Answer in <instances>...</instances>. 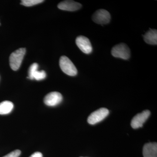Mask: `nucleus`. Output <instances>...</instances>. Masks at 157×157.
<instances>
[{
	"mask_svg": "<svg viewBox=\"0 0 157 157\" xmlns=\"http://www.w3.org/2000/svg\"><path fill=\"white\" fill-rule=\"evenodd\" d=\"M25 53V48H20L11 54L9 58V62L12 70L16 71L19 69Z\"/></svg>",
	"mask_w": 157,
	"mask_h": 157,
	"instance_id": "nucleus-1",
	"label": "nucleus"
},
{
	"mask_svg": "<svg viewBox=\"0 0 157 157\" xmlns=\"http://www.w3.org/2000/svg\"><path fill=\"white\" fill-rule=\"evenodd\" d=\"M59 66L63 72L68 76H75L77 75L78 71L76 67L67 57H61Z\"/></svg>",
	"mask_w": 157,
	"mask_h": 157,
	"instance_id": "nucleus-2",
	"label": "nucleus"
},
{
	"mask_svg": "<svg viewBox=\"0 0 157 157\" xmlns=\"http://www.w3.org/2000/svg\"><path fill=\"white\" fill-rule=\"evenodd\" d=\"M111 54L116 58L127 60L131 56V51L126 44L121 43L113 47L111 50Z\"/></svg>",
	"mask_w": 157,
	"mask_h": 157,
	"instance_id": "nucleus-3",
	"label": "nucleus"
},
{
	"mask_svg": "<svg viewBox=\"0 0 157 157\" xmlns=\"http://www.w3.org/2000/svg\"><path fill=\"white\" fill-rule=\"evenodd\" d=\"M109 113V110L107 108H100L92 113L89 116L87 119L88 123L90 124H95L104 119Z\"/></svg>",
	"mask_w": 157,
	"mask_h": 157,
	"instance_id": "nucleus-4",
	"label": "nucleus"
},
{
	"mask_svg": "<svg viewBox=\"0 0 157 157\" xmlns=\"http://www.w3.org/2000/svg\"><path fill=\"white\" fill-rule=\"evenodd\" d=\"M92 19L96 23L104 25L110 22L111 16L109 12L107 10L99 9L93 14Z\"/></svg>",
	"mask_w": 157,
	"mask_h": 157,
	"instance_id": "nucleus-5",
	"label": "nucleus"
},
{
	"mask_svg": "<svg viewBox=\"0 0 157 157\" xmlns=\"http://www.w3.org/2000/svg\"><path fill=\"white\" fill-rule=\"evenodd\" d=\"M151 113L149 110H144L142 113H138L132 119L131 126L134 129H137L143 126V124L149 117Z\"/></svg>",
	"mask_w": 157,
	"mask_h": 157,
	"instance_id": "nucleus-6",
	"label": "nucleus"
},
{
	"mask_svg": "<svg viewBox=\"0 0 157 157\" xmlns=\"http://www.w3.org/2000/svg\"><path fill=\"white\" fill-rule=\"evenodd\" d=\"M76 43L78 48L83 53L89 54L92 52L93 48L91 43L87 37L79 36L76 40Z\"/></svg>",
	"mask_w": 157,
	"mask_h": 157,
	"instance_id": "nucleus-7",
	"label": "nucleus"
},
{
	"mask_svg": "<svg viewBox=\"0 0 157 157\" xmlns=\"http://www.w3.org/2000/svg\"><path fill=\"white\" fill-rule=\"evenodd\" d=\"M39 65L37 63H34L33 64L29 70V79H36L37 81L43 80L45 79L46 77V73L44 70L38 71Z\"/></svg>",
	"mask_w": 157,
	"mask_h": 157,
	"instance_id": "nucleus-8",
	"label": "nucleus"
},
{
	"mask_svg": "<svg viewBox=\"0 0 157 157\" xmlns=\"http://www.w3.org/2000/svg\"><path fill=\"white\" fill-rule=\"evenodd\" d=\"M63 96L61 94L57 92H52L45 96L44 99L45 104L50 107H54L61 103Z\"/></svg>",
	"mask_w": 157,
	"mask_h": 157,
	"instance_id": "nucleus-9",
	"label": "nucleus"
},
{
	"mask_svg": "<svg viewBox=\"0 0 157 157\" xmlns=\"http://www.w3.org/2000/svg\"><path fill=\"white\" fill-rule=\"evenodd\" d=\"M81 4L73 1H63L58 5L59 9L70 11H77L81 9Z\"/></svg>",
	"mask_w": 157,
	"mask_h": 157,
	"instance_id": "nucleus-10",
	"label": "nucleus"
},
{
	"mask_svg": "<svg viewBox=\"0 0 157 157\" xmlns=\"http://www.w3.org/2000/svg\"><path fill=\"white\" fill-rule=\"evenodd\" d=\"M144 157H157V143H149L144 145L143 149Z\"/></svg>",
	"mask_w": 157,
	"mask_h": 157,
	"instance_id": "nucleus-11",
	"label": "nucleus"
},
{
	"mask_svg": "<svg viewBox=\"0 0 157 157\" xmlns=\"http://www.w3.org/2000/svg\"><path fill=\"white\" fill-rule=\"evenodd\" d=\"M144 39L147 44L152 45H157V30L150 29L149 30L147 31L144 36Z\"/></svg>",
	"mask_w": 157,
	"mask_h": 157,
	"instance_id": "nucleus-12",
	"label": "nucleus"
},
{
	"mask_svg": "<svg viewBox=\"0 0 157 157\" xmlns=\"http://www.w3.org/2000/svg\"><path fill=\"white\" fill-rule=\"evenodd\" d=\"M14 108V104L11 101H4L0 103V114H9Z\"/></svg>",
	"mask_w": 157,
	"mask_h": 157,
	"instance_id": "nucleus-13",
	"label": "nucleus"
},
{
	"mask_svg": "<svg viewBox=\"0 0 157 157\" xmlns=\"http://www.w3.org/2000/svg\"><path fill=\"white\" fill-rule=\"evenodd\" d=\"M44 1L42 0H22L21 4L26 7H31L42 3Z\"/></svg>",
	"mask_w": 157,
	"mask_h": 157,
	"instance_id": "nucleus-14",
	"label": "nucleus"
},
{
	"mask_svg": "<svg viewBox=\"0 0 157 157\" xmlns=\"http://www.w3.org/2000/svg\"><path fill=\"white\" fill-rule=\"evenodd\" d=\"M21 151H20L19 150H16L3 157H18L21 155Z\"/></svg>",
	"mask_w": 157,
	"mask_h": 157,
	"instance_id": "nucleus-15",
	"label": "nucleus"
},
{
	"mask_svg": "<svg viewBox=\"0 0 157 157\" xmlns=\"http://www.w3.org/2000/svg\"><path fill=\"white\" fill-rule=\"evenodd\" d=\"M30 157H43L42 154L39 152H36L33 154Z\"/></svg>",
	"mask_w": 157,
	"mask_h": 157,
	"instance_id": "nucleus-16",
	"label": "nucleus"
}]
</instances>
